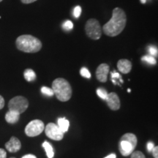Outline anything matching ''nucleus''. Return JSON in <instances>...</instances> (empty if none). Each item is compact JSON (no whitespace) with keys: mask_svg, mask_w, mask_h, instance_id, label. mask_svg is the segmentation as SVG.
Masks as SVG:
<instances>
[{"mask_svg":"<svg viewBox=\"0 0 158 158\" xmlns=\"http://www.w3.org/2000/svg\"><path fill=\"white\" fill-rule=\"evenodd\" d=\"M127 23V17L123 10L119 7L114 9L111 19L102 27V31L107 36L115 37L124 30Z\"/></svg>","mask_w":158,"mask_h":158,"instance_id":"nucleus-1","label":"nucleus"},{"mask_svg":"<svg viewBox=\"0 0 158 158\" xmlns=\"http://www.w3.org/2000/svg\"><path fill=\"white\" fill-rule=\"evenodd\" d=\"M19 50L25 53H36L42 48V43L32 35H23L18 37L15 41Z\"/></svg>","mask_w":158,"mask_h":158,"instance_id":"nucleus-2","label":"nucleus"},{"mask_svg":"<svg viewBox=\"0 0 158 158\" xmlns=\"http://www.w3.org/2000/svg\"><path fill=\"white\" fill-rule=\"evenodd\" d=\"M52 90L59 100L62 102L68 101L72 97V88L70 84L64 78L55 79L52 84Z\"/></svg>","mask_w":158,"mask_h":158,"instance_id":"nucleus-3","label":"nucleus"},{"mask_svg":"<svg viewBox=\"0 0 158 158\" xmlns=\"http://www.w3.org/2000/svg\"><path fill=\"white\" fill-rule=\"evenodd\" d=\"M137 138L133 133H126L121 138L119 142V151L123 156H128L133 152L137 145Z\"/></svg>","mask_w":158,"mask_h":158,"instance_id":"nucleus-4","label":"nucleus"},{"mask_svg":"<svg viewBox=\"0 0 158 158\" xmlns=\"http://www.w3.org/2000/svg\"><path fill=\"white\" fill-rule=\"evenodd\" d=\"M85 30L89 37L92 40H98L102 35V28L98 20L91 19L88 20L85 26Z\"/></svg>","mask_w":158,"mask_h":158,"instance_id":"nucleus-5","label":"nucleus"},{"mask_svg":"<svg viewBox=\"0 0 158 158\" xmlns=\"http://www.w3.org/2000/svg\"><path fill=\"white\" fill-rule=\"evenodd\" d=\"M28 106V100L22 96H17L12 98L8 103L9 110L16 112L19 114L23 113L27 109Z\"/></svg>","mask_w":158,"mask_h":158,"instance_id":"nucleus-6","label":"nucleus"},{"mask_svg":"<svg viewBox=\"0 0 158 158\" xmlns=\"http://www.w3.org/2000/svg\"><path fill=\"white\" fill-rule=\"evenodd\" d=\"M44 128V123L41 120L35 119L27 124L25 128V133L29 137H35L42 133Z\"/></svg>","mask_w":158,"mask_h":158,"instance_id":"nucleus-7","label":"nucleus"},{"mask_svg":"<svg viewBox=\"0 0 158 158\" xmlns=\"http://www.w3.org/2000/svg\"><path fill=\"white\" fill-rule=\"evenodd\" d=\"M46 135L54 141H61L64 137V133L54 123H49L45 128Z\"/></svg>","mask_w":158,"mask_h":158,"instance_id":"nucleus-8","label":"nucleus"},{"mask_svg":"<svg viewBox=\"0 0 158 158\" xmlns=\"http://www.w3.org/2000/svg\"><path fill=\"white\" fill-rule=\"evenodd\" d=\"M109 72V66L106 63L99 65L96 71V77L99 81L105 83L108 80V74Z\"/></svg>","mask_w":158,"mask_h":158,"instance_id":"nucleus-9","label":"nucleus"},{"mask_svg":"<svg viewBox=\"0 0 158 158\" xmlns=\"http://www.w3.org/2000/svg\"><path fill=\"white\" fill-rule=\"evenodd\" d=\"M107 104L110 109L113 110H117L120 108V100L117 94L114 92H110L108 94L106 99Z\"/></svg>","mask_w":158,"mask_h":158,"instance_id":"nucleus-10","label":"nucleus"},{"mask_svg":"<svg viewBox=\"0 0 158 158\" xmlns=\"http://www.w3.org/2000/svg\"><path fill=\"white\" fill-rule=\"evenodd\" d=\"M5 147L10 152H17L21 148V141H19V138L13 136L10 139V141L5 143Z\"/></svg>","mask_w":158,"mask_h":158,"instance_id":"nucleus-11","label":"nucleus"},{"mask_svg":"<svg viewBox=\"0 0 158 158\" xmlns=\"http://www.w3.org/2000/svg\"><path fill=\"white\" fill-rule=\"evenodd\" d=\"M118 70L124 74L129 73L132 69V63L127 59H123L118 60L117 63Z\"/></svg>","mask_w":158,"mask_h":158,"instance_id":"nucleus-12","label":"nucleus"},{"mask_svg":"<svg viewBox=\"0 0 158 158\" xmlns=\"http://www.w3.org/2000/svg\"><path fill=\"white\" fill-rule=\"evenodd\" d=\"M20 114L16 112L9 110L5 115V120L10 124H14L19 120Z\"/></svg>","mask_w":158,"mask_h":158,"instance_id":"nucleus-13","label":"nucleus"},{"mask_svg":"<svg viewBox=\"0 0 158 158\" xmlns=\"http://www.w3.org/2000/svg\"><path fill=\"white\" fill-rule=\"evenodd\" d=\"M69 121L64 118H59L58 119V127H59L63 133H65L68 130L69 128Z\"/></svg>","mask_w":158,"mask_h":158,"instance_id":"nucleus-14","label":"nucleus"},{"mask_svg":"<svg viewBox=\"0 0 158 158\" xmlns=\"http://www.w3.org/2000/svg\"><path fill=\"white\" fill-rule=\"evenodd\" d=\"M24 78L29 82L33 81L36 78V74L31 69H27L24 71Z\"/></svg>","mask_w":158,"mask_h":158,"instance_id":"nucleus-15","label":"nucleus"},{"mask_svg":"<svg viewBox=\"0 0 158 158\" xmlns=\"http://www.w3.org/2000/svg\"><path fill=\"white\" fill-rule=\"evenodd\" d=\"M43 147H44L45 152H46L47 156H48V158L54 157V149H53V148H52V147H51V145L50 143L45 141L43 143Z\"/></svg>","mask_w":158,"mask_h":158,"instance_id":"nucleus-16","label":"nucleus"},{"mask_svg":"<svg viewBox=\"0 0 158 158\" xmlns=\"http://www.w3.org/2000/svg\"><path fill=\"white\" fill-rule=\"evenodd\" d=\"M97 94L100 97V98H102V100H106V98H107L108 93L106 92V89H104L103 88H99L97 89Z\"/></svg>","mask_w":158,"mask_h":158,"instance_id":"nucleus-17","label":"nucleus"},{"mask_svg":"<svg viewBox=\"0 0 158 158\" xmlns=\"http://www.w3.org/2000/svg\"><path fill=\"white\" fill-rule=\"evenodd\" d=\"M142 61L147 62V63H149L151 64H156V59L154 58L152 56H149V55H146V56H143L141 58Z\"/></svg>","mask_w":158,"mask_h":158,"instance_id":"nucleus-18","label":"nucleus"},{"mask_svg":"<svg viewBox=\"0 0 158 158\" xmlns=\"http://www.w3.org/2000/svg\"><path fill=\"white\" fill-rule=\"evenodd\" d=\"M41 92H42L43 94L48 96H53L54 94L52 89L46 87V86H43V87L41 88Z\"/></svg>","mask_w":158,"mask_h":158,"instance_id":"nucleus-19","label":"nucleus"},{"mask_svg":"<svg viewBox=\"0 0 158 158\" xmlns=\"http://www.w3.org/2000/svg\"><path fill=\"white\" fill-rule=\"evenodd\" d=\"M80 73H81V75L83 77H84V78H91V74L89 71L86 68H82L81 69Z\"/></svg>","mask_w":158,"mask_h":158,"instance_id":"nucleus-20","label":"nucleus"},{"mask_svg":"<svg viewBox=\"0 0 158 158\" xmlns=\"http://www.w3.org/2000/svg\"><path fill=\"white\" fill-rule=\"evenodd\" d=\"M131 158H146L145 156L140 151H136L132 153Z\"/></svg>","mask_w":158,"mask_h":158,"instance_id":"nucleus-21","label":"nucleus"},{"mask_svg":"<svg viewBox=\"0 0 158 158\" xmlns=\"http://www.w3.org/2000/svg\"><path fill=\"white\" fill-rule=\"evenodd\" d=\"M63 28L65 29H68V30L72 29L73 28V23L71 22L70 21H65V22L64 23V24H63Z\"/></svg>","mask_w":158,"mask_h":158,"instance_id":"nucleus-22","label":"nucleus"},{"mask_svg":"<svg viewBox=\"0 0 158 158\" xmlns=\"http://www.w3.org/2000/svg\"><path fill=\"white\" fill-rule=\"evenodd\" d=\"M81 13V7L80 6H76L74 9V15L76 18H78Z\"/></svg>","mask_w":158,"mask_h":158,"instance_id":"nucleus-23","label":"nucleus"},{"mask_svg":"<svg viewBox=\"0 0 158 158\" xmlns=\"http://www.w3.org/2000/svg\"><path fill=\"white\" fill-rule=\"evenodd\" d=\"M149 54L152 55V56H157V48H155L154 46H151L149 48Z\"/></svg>","mask_w":158,"mask_h":158,"instance_id":"nucleus-24","label":"nucleus"},{"mask_svg":"<svg viewBox=\"0 0 158 158\" xmlns=\"http://www.w3.org/2000/svg\"><path fill=\"white\" fill-rule=\"evenodd\" d=\"M157 152H158V147H155L152 149V155H153L154 157H155V158H158Z\"/></svg>","mask_w":158,"mask_h":158,"instance_id":"nucleus-25","label":"nucleus"},{"mask_svg":"<svg viewBox=\"0 0 158 158\" xmlns=\"http://www.w3.org/2000/svg\"><path fill=\"white\" fill-rule=\"evenodd\" d=\"M7 157V152L3 149H0V158Z\"/></svg>","mask_w":158,"mask_h":158,"instance_id":"nucleus-26","label":"nucleus"},{"mask_svg":"<svg viewBox=\"0 0 158 158\" xmlns=\"http://www.w3.org/2000/svg\"><path fill=\"white\" fill-rule=\"evenodd\" d=\"M155 147V145H154V143H152V142H149V143H147V149L148 151L151 152L152 151L153 148Z\"/></svg>","mask_w":158,"mask_h":158,"instance_id":"nucleus-27","label":"nucleus"},{"mask_svg":"<svg viewBox=\"0 0 158 158\" xmlns=\"http://www.w3.org/2000/svg\"><path fill=\"white\" fill-rule=\"evenodd\" d=\"M5 106V100H4L3 97L0 95V110L2 109Z\"/></svg>","mask_w":158,"mask_h":158,"instance_id":"nucleus-28","label":"nucleus"},{"mask_svg":"<svg viewBox=\"0 0 158 158\" xmlns=\"http://www.w3.org/2000/svg\"><path fill=\"white\" fill-rule=\"evenodd\" d=\"M21 1L22 2L23 4H30L37 1V0H21Z\"/></svg>","mask_w":158,"mask_h":158,"instance_id":"nucleus-29","label":"nucleus"},{"mask_svg":"<svg viewBox=\"0 0 158 158\" xmlns=\"http://www.w3.org/2000/svg\"><path fill=\"white\" fill-rule=\"evenodd\" d=\"M112 78H121V77H120V76H119V74L118 73H116V72H114V73H112Z\"/></svg>","mask_w":158,"mask_h":158,"instance_id":"nucleus-30","label":"nucleus"},{"mask_svg":"<svg viewBox=\"0 0 158 158\" xmlns=\"http://www.w3.org/2000/svg\"><path fill=\"white\" fill-rule=\"evenodd\" d=\"M22 158H37V157L33 155H27L23 156Z\"/></svg>","mask_w":158,"mask_h":158,"instance_id":"nucleus-31","label":"nucleus"},{"mask_svg":"<svg viewBox=\"0 0 158 158\" xmlns=\"http://www.w3.org/2000/svg\"><path fill=\"white\" fill-rule=\"evenodd\" d=\"M105 158H116V155L115 154H110V155L107 156V157H106Z\"/></svg>","mask_w":158,"mask_h":158,"instance_id":"nucleus-32","label":"nucleus"},{"mask_svg":"<svg viewBox=\"0 0 158 158\" xmlns=\"http://www.w3.org/2000/svg\"><path fill=\"white\" fill-rule=\"evenodd\" d=\"M141 2L143 4H145L146 2H147V0H141Z\"/></svg>","mask_w":158,"mask_h":158,"instance_id":"nucleus-33","label":"nucleus"},{"mask_svg":"<svg viewBox=\"0 0 158 158\" xmlns=\"http://www.w3.org/2000/svg\"><path fill=\"white\" fill-rule=\"evenodd\" d=\"M2 0H0V2H2Z\"/></svg>","mask_w":158,"mask_h":158,"instance_id":"nucleus-34","label":"nucleus"},{"mask_svg":"<svg viewBox=\"0 0 158 158\" xmlns=\"http://www.w3.org/2000/svg\"><path fill=\"white\" fill-rule=\"evenodd\" d=\"M10 158H15V157H10Z\"/></svg>","mask_w":158,"mask_h":158,"instance_id":"nucleus-35","label":"nucleus"}]
</instances>
